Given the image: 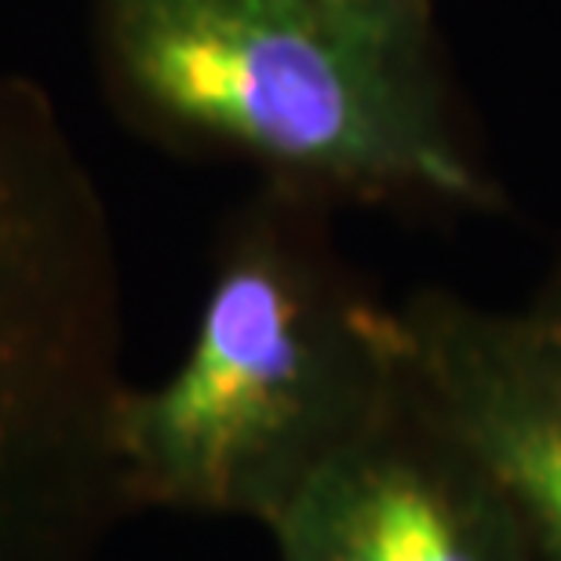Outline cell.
<instances>
[{"instance_id": "1", "label": "cell", "mask_w": 561, "mask_h": 561, "mask_svg": "<svg viewBox=\"0 0 561 561\" xmlns=\"http://www.w3.org/2000/svg\"><path fill=\"white\" fill-rule=\"evenodd\" d=\"M121 84L157 125L263 164L285 194L481 208L431 15L362 0H110Z\"/></svg>"}, {"instance_id": "2", "label": "cell", "mask_w": 561, "mask_h": 561, "mask_svg": "<svg viewBox=\"0 0 561 561\" xmlns=\"http://www.w3.org/2000/svg\"><path fill=\"white\" fill-rule=\"evenodd\" d=\"M285 194L222 244L190 346L117 405L128 507L271 529L401 376L394 310L376 307Z\"/></svg>"}, {"instance_id": "3", "label": "cell", "mask_w": 561, "mask_h": 561, "mask_svg": "<svg viewBox=\"0 0 561 561\" xmlns=\"http://www.w3.org/2000/svg\"><path fill=\"white\" fill-rule=\"evenodd\" d=\"M117 274L88 201L0 179V561H92L128 507Z\"/></svg>"}, {"instance_id": "4", "label": "cell", "mask_w": 561, "mask_h": 561, "mask_svg": "<svg viewBox=\"0 0 561 561\" xmlns=\"http://www.w3.org/2000/svg\"><path fill=\"white\" fill-rule=\"evenodd\" d=\"M280 561H540L511 496L401 376L266 529Z\"/></svg>"}, {"instance_id": "5", "label": "cell", "mask_w": 561, "mask_h": 561, "mask_svg": "<svg viewBox=\"0 0 561 561\" xmlns=\"http://www.w3.org/2000/svg\"><path fill=\"white\" fill-rule=\"evenodd\" d=\"M401 357L481 456L540 561H561V346L529 310L420 291L394 310Z\"/></svg>"}, {"instance_id": "6", "label": "cell", "mask_w": 561, "mask_h": 561, "mask_svg": "<svg viewBox=\"0 0 561 561\" xmlns=\"http://www.w3.org/2000/svg\"><path fill=\"white\" fill-rule=\"evenodd\" d=\"M529 313H533V321L540 324V329L561 346V260L554 266V274L547 277L540 299H536L533 307H529Z\"/></svg>"}, {"instance_id": "7", "label": "cell", "mask_w": 561, "mask_h": 561, "mask_svg": "<svg viewBox=\"0 0 561 561\" xmlns=\"http://www.w3.org/2000/svg\"><path fill=\"white\" fill-rule=\"evenodd\" d=\"M362 4L390 8V11H405V15H431V0H362Z\"/></svg>"}]
</instances>
